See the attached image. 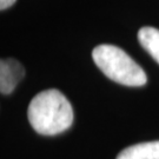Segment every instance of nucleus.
Returning a JSON list of instances; mask_svg holds the SVG:
<instances>
[{
	"mask_svg": "<svg viewBox=\"0 0 159 159\" xmlns=\"http://www.w3.org/2000/svg\"><path fill=\"white\" fill-rule=\"evenodd\" d=\"M27 117L37 133L56 136L71 127L73 123V108L59 90L50 89L38 93L31 100Z\"/></svg>",
	"mask_w": 159,
	"mask_h": 159,
	"instance_id": "1",
	"label": "nucleus"
},
{
	"mask_svg": "<svg viewBox=\"0 0 159 159\" xmlns=\"http://www.w3.org/2000/svg\"><path fill=\"white\" fill-rule=\"evenodd\" d=\"M92 58L102 73L118 84L137 87L148 81L144 70L118 46L108 44L97 46L92 52Z\"/></svg>",
	"mask_w": 159,
	"mask_h": 159,
	"instance_id": "2",
	"label": "nucleus"
},
{
	"mask_svg": "<svg viewBox=\"0 0 159 159\" xmlns=\"http://www.w3.org/2000/svg\"><path fill=\"white\" fill-rule=\"evenodd\" d=\"M25 71L23 65L16 59H5L0 63V91L10 94L23 79Z\"/></svg>",
	"mask_w": 159,
	"mask_h": 159,
	"instance_id": "3",
	"label": "nucleus"
},
{
	"mask_svg": "<svg viewBox=\"0 0 159 159\" xmlns=\"http://www.w3.org/2000/svg\"><path fill=\"white\" fill-rule=\"evenodd\" d=\"M117 159H159V140L131 145L124 148Z\"/></svg>",
	"mask_w": 159,
	"mask_h": 159,
	"instance_id": "4",
	"label": "nucleus"
},
{
	"mask_svg": "<svg viewBox=\"0 0 159 159\" xmlns=\"http://www.w3.org/2000/svg\"><path fill=\"white\" fill-rule=\"evenodd\" d=\"M138 39L145 51L159 64V30L154 27H143L138 32Z\"/></svg>",
	"mask_w": 159,
	"mask_h": 159,
	"instance_id": "5",
	"label": "nucleus"
},
{
	"mask_svg": "<svg viewBox=\"0 0 159 159\" xmlns=\"http://www.w3.org/2000/svg\"><path fill=\"white\" fill-rule=\"evenodd\" d=\"M14 2H16V0H0V8L1 10H6V8L11 7Z\"/></svg>",
	"mask_w": 159,
	"mask_h": 159,
	"instance_id": "6",
	"label": "nucleus"
}]
</instances>
